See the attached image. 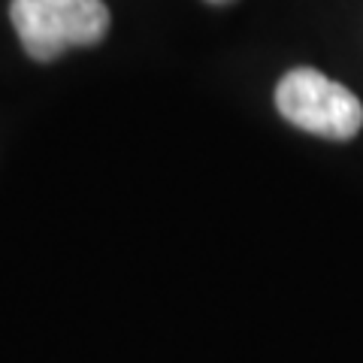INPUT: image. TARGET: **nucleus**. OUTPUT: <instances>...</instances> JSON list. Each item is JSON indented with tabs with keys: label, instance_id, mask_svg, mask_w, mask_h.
<instances>
[{
	"label": "nucleus",
	"instance_id": "f257e3e1",
	"mask_svg": "<svg viewBox=\"0 0 363 363\" xmlns=\"http://www.w3.org/2000/svg\"><path fill=\"white\" fill-rule=\"evenodd\" d=\"M9 21L30 61L49 64L70 49H91L106 37L104 0H13Z\"/></svg>",
	"mask_w": 363,
	"mask_h": 363
},
{
	"label": "nucleus",
	"instance_id": "f03ea898",
	"mask_svg": "<svg viewBox=\"0 0 363 363\" xmlns=\"http://www.w3.org/2000/svg\"><path fill=\"white\" fill-rule=\"evenodd\" d=\"M276 109L294 128L324 140H351L363 128V104L330 76L297 67L276 85Z\"/></svg>",
	"mask_w": 363,
	"mask_h": 363
},
{
	"label": "nucleus",
	"instance_id": "7ed1b4c3",
	"mask_svg": "<svg viewBox=\"0 0 363 363\" xmlns=\"http://www.w3.org/2000/svg\"><path fill=\"white\" fill-rule=\"evenodd\" d=\"M206 4H215V6H224V4H233V0H206Z\"/></svg>",
	"mask_w": 363,
	"mask_h": 363
}]
</instances>
